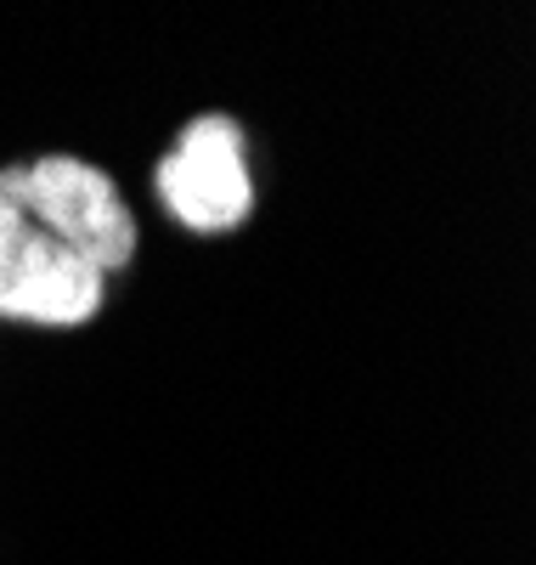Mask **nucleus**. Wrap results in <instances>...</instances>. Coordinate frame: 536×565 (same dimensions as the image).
<instances>
[{
	"instance_id": "2",
	"label": "nucleus",
	"mask_w": 536,
	"mask_h": 565,
	"mask_svg": "<svg viewBox=\"0 0 536 565\" xmlns=\"http://www.w3.org/2000/svg\"><path fill=\"white\" fill-rule=\"evenodd\" d=\"M12 186H18L23 210L40 215L52 232H63L103 277L136 260L141 232L108 170H96L74 153H45L34 164H12Z\"/></svg>"
},
{
	"instance_id": "1",
	"label": "nucleus",
	"mask_w": 536,
	"mask_h": 565,
	"mask_svg": "<svg viewBox=\"0 0 536 565\" xmlns=\"http://www.w3.org/2000/svg\"><path fill=\"white\" fill-rule=\"evenodd\" d=\"M108 277L63 232L23 210L12 164L0 170V317L40 328H85L103 311Z\"/></svg>"
},
{
	"instance_id": "3",
	"label": "nucleus",
	"mask_w": 536,
	"mask_h": 565,
	"mask_svg": "<svg viewBox=\"0 0 536 565\" xmlns=\"http://www.w3.org/2000/svg\"><path fill=\"white\" fill-rule=\"evenodd\" d=\"M153 186H159L164 210L192 232L243 226L255 210V181H249V159H243L237 119H226V114L192 119L175 136V148L159 159Z\"/></svg>"
}]
</instances>
